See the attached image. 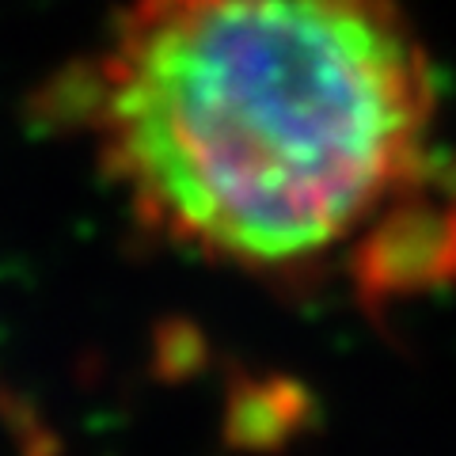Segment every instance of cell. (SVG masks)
I'll use <instances>...</instances> for the list:
<instances>
[{
  "mask_svg": "<svg viewBox=\"0 0 456 456\" xmlns=\"http://www.w3.org/2000/svg\"><path fill=\"white\" fill-rule=\"evenodd\" d=\"M69 99L156 240L270 281L350 274L445 164L395 0H130Z\"/></svg>",
  "mask_w": 456,
  "mask_h": 456,
  "instance_id": "6da1fadb",
  "label": "cell"
}]
</instances>
